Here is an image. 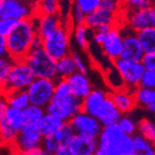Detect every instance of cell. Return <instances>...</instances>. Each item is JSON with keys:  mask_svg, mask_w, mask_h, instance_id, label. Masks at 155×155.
I'll use <instances>...</instances> for the list:
<instances>
[{"mask_svg": "<svg viewBox=\"0 0 155 155\" xmlns=\"http://www.w3.org/2000/svg\"><path fill=\"white\" fill-rule=\"evenodd\" d=\"M138 155H155V150H150L148 152H142V153H138Z\"/></svg>", "mask_w": 155, "mask_h": 155, "instance_id": "db71d44e", "label": "cell"}, {"mask_svg": "<svg viewBox=\"0 0 155 155\" xmlns=\"http://www.w3.org/2000/svg\"><path fill=\"white\" fill-rule=\"evenodd\" d=\"M18 131L15 130L12 126L7 122L5 116L0 117V140L5 143L13 144L16 139Z\"/></svg>", "mask_w": 155, "mask_h": 155, "instance_id": "f546056e", "label": "cell"}, {"mask_svg": "<svg viewBox=\"0 0 155 155\" xmlns=\"http://www.w3.org/2000/svg\"><path fill=\"white\" fill-rule=\"evenodd\" d=\"M117 1H119V2H120V3H121V5H122V3H123L124 1H125V0H117Z\"/></svg>", "mask_w": 155, "mask_h": 155, "instance_id": "680465c9", "label": "cell"}, {"mask_svg": "<svg viewBox=\"0 0 155 155\" xmlns=\"http://www.w3.org/2000/svg\"><path fill=\"white\" fill-rule=\"evenodd\" d=\"M123 24L128 26L131 30L138 32L149 26H152V13L151 9L139 10V11H127L122 12Z\"/></svg>", "mask_w": 155, "mask_h": 155, "instance_id": "9a60e30c", "label": "cell"}, {"mask_svg": "<svg viewBox=\"0 0 155 155\" xmlns=\"http://www.w3.org/2000/svg\"><path fill=\"white\" fill-rule=\"evenodd\" d=\"M70 37V26L64 24L55 31L42 39V46L48 53V55L52 56L55 61H58L71 53Z\"/></svg>", "mask_w": 155, "mask_h": 155, "instance_id": "277c9868", "label": "cell"}, {"mask_svg": "<svg viewBox=\"0 0 155 155\" xmlns=\"http://www.w3.org/2000/svg\"><path fill=\"white\" fill-rule=\"evenodd\" d=\"M97 141L95 155H138L133 136L124 133L117 124L104 126Z\"/></svg>", "mask_w": 155, "mask_h": 155, "instance_id": "6da1fadb", "label": "cell"}, {"mask_svg": "<svg viewBox=\"0 0 155 155\" xmlns=\"http://www.w3.org/2000/svg\"><path fill=\"white\" fill-rule=\"evenodd\" d=\"M67 82L70 87V92L72 95L78 97L79 99H84L87 95L90 94L92 88V83L86 74L75 71L73 74L68 77Z\"/></svg>", "mask_w": 155, "mask_h": 155, "instance_id": "ac0fdd59", "label": "cell"}, {"mask_svg": "<svg viewBox=\"0 0 155 155\" xmlns=\"http://www.w3.org/2000/svg\"><path fill=\"white\" fill-rule=\"evenodd\" d=\"M108 94L100 90H92L91 93L82 99V111L91 114L96 117L98 109L100 108L104 100L107 98Z\"/></svg>", "mask_w": 155, "mask_h": 155, "instance_id": "44dd1931", "label": "cell"}, {"mask_svg": "<svg viewBox=\"0 0 155 155\" xmlns=\"http://www.w3.org/2000/svg\"><path fill=\"white\" fill-rule=\"evenodd\" d=\"M37 14H61V0H39L36 3Z\"/></svg>", "mask_w": 155, "mask_h": 155, "instance_id": "f1b7e54d", "label": "cell"}, {"mask_svg": "<svg viewBox=\"0 0 155 155\" xmlns=\"http://www.w3.org/2000/svg\"><path fill=\"white\" fill-rule=\"evenodd\" d=\"M80 111H82V100L72 94L63 97L53 96L52 100L45 107L46 113L58 116L65 122H69Z\"/></svg>", "mask_w": 155, "mask_h": 155, "instance_id": "5b68a950", "label": "cell"}, {"mask_svg": "<svg viewBox=\"0 0 155 155\" xmlns=\"http://www.w3.org/2000/svg\"><path fill=\"white\" fill-rule=\"evenodd\" d=\"M134 96L136 98L137 104L148 107L149 104L155 102V88H149L139 85L134 90Z\"/></svg>", "mask_w": 155, "mask_h": 155, "instance_id": "83f0119b", "label": "cell"}, {"mask_svg": "<svg viewBox=\"0 0 155 155\" xmlns=\"http://www.w3.org/2000/svg\"><path fill=\"white\" fill-rule=\"evenodd\" d=\"M109 97L122 113H128L137 106L136 98L134 96V91L129 90L127 87L113 91L111 94H109Z\"/></svg>", "mask_w": 155, "mask_h": 155, "instance_id": "ffe728a7", "label": "cell"}, {"mask_svg": "<svg viewBox=\"0 0 155 155\" xmlns=\"http://www.w3.org/2000/svg\"><path fill=\"white\" fill-rule=\"evenodd\" d=\"M97 145H98L97 139L84 137L77 134L72 136V138L68 143V147L73 151L75 155H95Z\"/></svg>", "mask_w": 155, "mask_h": 155, "instance_id": "d6986e66", "label": "cell"}, {"mask_svg": "<svg viewBox=\"0 0 155 155\" xmlns=\"http://www.w3.org/2000/svg\"><path fill=\"white\" fill-rule=\"evenodd\" d=\"M71 56L73 58V61L75 64V67H77V71L81 73H84V74H88V69H87V66L85 61L82 58V56L75 51H71Z\"/></svg>", "mask_w": 155, "mask_h": 155, "instance_id": "ee69618b", "label": "cell"}, {"mask_svg": "<svg viewBox=\"0 0 155 155\" xmlns=\"http://www.w3.org/2000/svg\"><path fill=\"white\" fill-rule=\"evenodd\" d=\"M55 80L45 78H35L26 88L29 101L31 104L45 108L54 96Z\"/></svg>", "mask_w": 155, "mask_h": 155, "instance_id": "52a82bcc", "label": "cell"}, {"mask_svg": "<svg viewBox=\"0 0 155 155\" xmlns=\"http://www.w3.org/2000/svg\"><path fill=\"white\" fill-rule=\"evenodd\" d=\"M151 9V13H152V26L155 27V3H153Z\"/></svg>", "mask_w": 155, "mask_h": 155, "instance_id": "f5cc1de1", "label": "cell"}, {"mask_svg": "<svg viewBox=\"0 0 155 155\" xmlns=\"http://www.w3.org/2000/svg\"><path fill=\"white\" fill-rule=\"evenodd\" d=\"M120 28L123 35V46H122V53L120 58L129 61H136V63L141 61L144 55V51L139 41L137 32L131 30L128 26H126L123 23L120 25Z\"/></svg>", "mask_w": 155, "mask_h": 155, "instance_id": "9c48e42d", "label": "cell"}, {"mask_svg": "<svg viewBox=\"0 0 155 155\" xmlns=\"http://www.w3.org/2000/svg\"><path fill=\"white\" fill-rule=\"evenodd\" d=\"M64 123H65V121L59 119L58 116L45 112V114L43 115L41 121L38 123V125L42 136L46 137V136H53L63 126Z\"/></svg>", "mask_w": 155, "mask_h": 155, "instance_id": "7402d4cb", "label": "cell"}, {"mask_svg": "<svg viewBox=\"0 0 155 155\" xmlns=\"http://www.w3.org/2000/svg\"><path fill=\"white\" fill-rule=\"evenodd\" d=\"M19 155H45V154H44V150L42 149V147H39V148L30 150L28 152L19 153Z\"/></svg>", "mask_w": 155, "mask_h": 155, "instance_id": "816d5d0a", "label": "cell"}, {"mask_svg": "<svg viewBox=\"0 0 155 155\" xmlns=\"http://www.w3.org/2000/svg\"><path fill=\"white\" fill-rule=\"evenodd\" d=\"M153 2L151 0H125L121 5L122 12L127 11H139V10L150 9Z\"/></svg>", "mask_w": 155, "mask_h": 155, "instance_id": "836d02e7", "label": "cell"}, {"mask_svg": "<svg viewBox=\"0 0 155 155\" xmlns=\"http://www.w3.org/2000/svg\"><path fill=\"white\" fill-rule=\"evenodd\" d=\"M26 1H28V2H30V3H32V5H36V3L38 2L39 0H26Z\"/></svg>", "mask_w": 155, "mask_h": 155, "instance_id": "9f6ffc18", "label": "cell"}, {"mask_svg": "<svg viewBox=\"0 0 155 155\" xmlns=\"http://www.w3.org/2000/svg\"><path fill=\"white\" fill-rule=\"evenodd\" d=\"M133 141L135 149L138 153L148 152L150 150H153V144L148 140V139L143 137L141 134L139 135H133Z\"/></svg>", "mask_w": 155, "mask_h": 155, "instance_id": "8d00e7d4", "label": "cell"}, {"mask_svg": "<svg viewBox=\"0 0 155 155\" xmlns=\"http://www.w3.org/2000/svg\"><path fill=\"white\" fill-rule=\"evenodd\" d=\"M121 18V12L120 13H114L107 11L101 8H98L93 12L86 14V18H85V23L91 30L98 28L100 26H104V25H109V26H114V25H121L122 22L120 21Z\"/></svg>", "mask_w": 155, "mask_h": 155, "instance_id": "5bb4252c", "label": "cell"}, {"mask_svg": "<svg viewBox=\"0 0 155 155\" xmlns=\"http://www.w3.org/2000/svg\"><path fill=\"white\" fill-rule=\"evenodd\" d=\"M147 108H148V110L150 112H153V113H155V102H154V104H149V106L147 107Z\"/></svg>", "mask_w": 155, "mask_h": 155, "instance_id": "11a10c76", "label": "cell"}, {"mask_svg": "<svg viewBox=\"0 0 155 155\" xmlns=\"http://www.w3.org/2000/svg\"><path fill=\"white\" fill-rule=\"evenodd\" d=\"M104 75H106L107 84H108V86H109L112 91L122 90V88H125L126 87L125 82H124L121 73L117 71V69L114 67V65L112 69H108V70L106 71V74Z\"/></svg>", "mask_w": 155, "mask_h": 155, "instance_id": "4dcf8cb0", "label": "cell"}, {"mask_svg": "<svg viewBox=\"0 0 155 155\" xmlns=\"http://www.w3.org/2000/svg\"><path fill=\"white\" fill-rule=\"evenodd\" d=\"M141 63L147 70H155V52L144 53Z\"/></svg>", "mask_w": 155, "mask_h": 155, "instance_id": "7dc6e473", "label": "cell"}, {"mask_svg": "<svg viewBox=\"0 0 155 155\" xmlns=\"http://www.w3.org/2000/svg\"><path fill=\"white\" fill-rule=\"evenodd\" d=\"M42 139L43 136L39 129L38 124L26 123L24 127L18 131V135L13 144L19 153H24L41 147Z\"/></svg>", "mask_w": 155, "mask_h": 155, "instance_id": "7c38bea8", "label": "cell"}, {"mask_svg": "<svg viewBox=\"0 0 155 155\" xmlns=\"http://www.w3.org/2000/svg\"><path fill=\"white\" fill-rule=\"evenodd\" d=\"M1 95H3V91H2V87L0 86V96H1Z\"/></svg>", "mask_w": 155, "mask_h": 155, "instance_id": "6f0895ef", "label": "cell"}, {"mask_svg": "<svg viewBox=\"0 0 155 155\" xmlns=\"http://www.w3.org/2000/svg\"><path fill=\"white\" fill-rule=\"evenodd\" d=\"M25 117H26L27 123H36L38 124L41 121L43 115L45 114V108L36 106V104H29L24 110Z\"/></svg>", "mask_w": 155, "mask_h": 155, "instance_id": "1f68e13d", "label": "cell"}, {"mask_svg": "<svg viewBox=\"0 0 155 155\" xmlns=\"http://www.w3.org/2000/svg\"><path fill=\"white\" fill-rule=\"evenodd\" d=\"M8 108H9V104H8L5 97L3 95H1L0 96V117L5 115Z\"/></svg>", "mask_w": 155, "mask_h": 155, "instance_id": "c3c4849f", "label": "cell"}, {"mask_svg": "<svg viewBox=\"0 0 155 155\" xmlns=\"http://www.w3.org/2000/svg\"><path fill=\"white\" fill-rule=\"evenodd\" d=\"M144 53L155 52V27L149 26L137 32Z\"/></svg>", "mask_w": 155, "mask_h": 155, "instance_id": "484cf974", "label": "cell"}, {"mask_svg": "<svg viewBox=\"0 0 155 155\" xmlns=\"http://www.w3.org/2000/svg\"><path fill=\"white\" fill-rule=\"evenodd\" d=\"M96 117L104 127V126L119 123L120 119L122 117V112L116 108V106L113 104V101L108 95L97 111Z\"/></svg>", "mask_w": 155, "mask_h": 155, "instance_id": "e0dca14e", "label": "cell"}, {"mask_svg": "<svg viewBox=\"0 0 155 155\" xmlns=\"http://www.w3.org/2000/svg\"><path fill=\"white\" fill-rule=\"evenodd\" d=\"M41 147L44 151L54 154L61 145L58 143V141L56 140L54 136H46V137H43V139H42Z\"/></svg>", "mask_w": 155, "mask_h": 155, "instance_id": "ab89813d", "label": "cell"}, {"mask_svg": "<svg viewBox=\"0 0 155 155\" xmlns=\"http://www.w3.org/2000/svg\"><path fill=\"white\" fill-rule=\"evenodd\" d=\"M36 22L37 34L41 39L45 38L50 34L55 31L64 25L61 14L56 15H46V14H36L34 16Z\"/></svg>", "mask_w": 155, "mask_h": 155, "instance_id": "2e32d148", "label": "cell"}, {"mask_svg": "<svg viewBox=\"0 0 155 155\" xmlns=\"http://www.w3.org/2000/svg\"><path fill=\"white\" fill-rule=\"evenodd\" d=\"M3 96L5 97V99L9 104V107H13L16 109L24 110L27 106L30 104L26 90L11 91V92L3 93Z\"/></svg>", "mask_w": 155, "mask_h": 155, "instance_id": "cb8c5ba5", "label": "cell"}, {"mask_svg": "<svg viewBox=\"0 0 155 155\" xmlns=\"http://www.w3.org/2000/svg\"><path fill=\"white\" fill-rule=\"evenodd\" d=\"M140 86L155 88V70H147L145 69L142 79L140 81Z\"/></svg>", "mask_w": 155, "mask_h": 155, "instance_id": "7bdbcfd3", "label": "cell"}, {"mask_svg": "<svg viewBox=\"0 0 155 155\" xmlns=\"http://www.w3.org/2000/svg\"><path fill=\"white\" fill-rule=\"evenodd\" d=\"M92 30L85 24L75 25L72 29V36L74 39V42L77 45L81 48L86 51L90 48V42L92 40Z\"/></svg>", "mask_w": 155, "mask_h": 155, "instance_id": "603a6c76", "label": "cell"}, {"mask_svg": "<svg viewBox=\"0 0 155 155\" xmlns=\"http://www.w3.org/2000/svg\"><path fill=\"white\" fill-rule=\"evenodd\" d=\"M56 71H57V79H67L77 71V67L71 54H68L61 59L56 61Z\"/></svg>", "mask_w": 155, "mask_h": 155, "instance_id": "d4e9b609", "label": "cell"}, {"mask_svg": "<svg viewBox=\"0 0 155 155\" xmlns=\"http://www.w3.org/2000/svg\"><path fill=\"white\" fill-rule=\"evenodd\" d=\"M151 1H152L153 3H155V0H151Z\"/></svg>", "mask_w": 155, "mask_h": 155, "instance_id": "91938a15", "label": "cell"}, {"mask_svg": "<svg viewBox=\"0 0 155 155\" xmlns=\"http://www.w3.org/2000/svg\"><path fill=\"white\" fill-rule=\"evenodd\" d=\"M113 65L121 73L127 88L134 91L140 85V81L145 71L144 66L141 61L136 63V61H126L123 58H117L113 61Z\"/></svg>", "mask_w": 155, "mask_h": 155, "instance_id": "30bf717a", "label": "cell"}, {"mask_svg": "<svg viewBox=\"0 0 155 155\" xmlns=\"http://www.w3.org/2000/svg\"><path fill=\"white\" fill-rule=\"evenodd\" d=\"M54 155H75V154L68 145H61V148L54 153Z\"/></svg>", "mask_w": 155, "mask_h": 155, "instance_id": "681fc988", "label": "cell"}, {"mask_svg": "<svg viewBox=\"0 0 155 155\" xmlns=\"http://www.w3.org/2000/svg\"><path fill=\"white\" fill-rule=\"evenodd\" d=\"M8 55L7 44H5V37L0 35V58Z\"/></svg>", "mask_w": 155, "mask_h": 155, "instance_id": "f907efd6", "label": "cell"}, {"mask_svg": "<svg viewBox=\"0 0 155 155\" xmlns=\"http://www.w3.org/2000/svg\"><path fill=\"white\" fill-rule=\"evenodd\" d=\"M13 63H14V59L12 57H10L9 55L0 58V86L1 87L7 80Z\"/></svg>", "mask_w": 155, "mask_h": 155, "instance_id": "d590c367", "label": "cell"}, {"mask_svg": "<svg viewBox=\"0 0 155 155\" xmlns=\"http://www.w3.org/2000/svg\"><path fill=\"white\" fill-rule=\"evenodd\" d=\"M35 78L36 77L34 72L24 59L14 61L7 80L2 85L3 93L11 92V91L26 90L29 84L34 81Z\"/></svg>", "mask_w": 155, "mask_h": 155, "instance_id": "8992f818", "label": "cell"}, {"mask_svg": "<svg viewBox=\"0 0 155 155\" xmlns=\"http://www.w3.org/2000/svg\"><path fill=\"white\" fill-rule=\"evenodd\" d=\"M5 117L8 123L17 131L21 130V129L24 127L25 124L27 123L24 111L21 109L13 108V107H9V108H8Z\"/></svg>", "mask_w": 155, "mask_h": 155, "instance_id": "4316f807", "label": "cell"}, {"mask_svg": "<svg viewBox=\"0 0 155 155\" xmlns=\"http://www.w3.org/2000/svg\"><path fill=\"white\" fill-rule=\"evenodd\" d=\"M36 14V5L26 0H0V19L11 18L18 22Z\"/></svg>", "mask_w": 155, "mask_h": 155, "instance_id": "ba28073f", "label": "cell"}, {"mask_svg": "<svg viewBox=\"0 0 155 155\" xmlns=\"http://www.w3.org/2000/svg\"><path fill=\"white\" fill-rule=\"evenodd\" d=\"M117 125H119L120 128L125 134H127V135L133 136L134 134L136 133V130H137L136 123L134 122L133 119H130L128 116H122L121 119H120L119 123H117Z\"/></svg>", "mask_w": 155, "mask_h": 155, "instance_id": "f35d334b", "label": "cell"}, {"mask_svg": "<svg viewBox=\"0 0 155 155\" xmlns=\"http://www.w3.org/2000/svg\"><path fill=\"white\" fill-rule=\"evenodd\" d=\"M24 61L30 67L36 78L57 80L56 61L43 48V46L31 48Z\"/></svg>", "mask_w": 155, "mask_h": 155, "instance_id": "3957f363", "label": "cell"}, {"mask_svg": "<svg viewBox=\"0 0 155 155\" xmlns=\"http://www.w3.org/2000/svg\"><path fill=\"white\" fill-rule=\"evenodd\" d=\"M138 130L152 144H155V123L149 120H142L138 124Z\"/></svg>", "mask_w": 155, "mask_h": 155, "instance_id": "e575fe53", "label": "cell"}, {"mask_svg": "<svg viewBox=\"0 0 155 155\" xmlns=\"http://www.w3.org/2000/svg\"><path fill=\"white\" fill-rule=\"evenodd\" d=\"M17 21L11 18H1L0 19V35L3 37H7L10 31L15 26Z\"/></svg>", "mask_w": 155, "mask_h": 155, "instance_id": "bcb514c9", "label": "cell"}, {"mask_svg": "<svg viewBox=\"0 0 155 155\" xmlns=\"http://www.w3.org/2000/svg\"><path fill=\"white\" fill-rule=\"evenodd\" d=\"M73 135H74V130H73L70 122H65L63 126L53 136L61 145H68Z\"/></svg>", "mask_w": 155, "mask_h": 155, "instance_id": "d6a6232c", "label": "cell"}, {"mask_svg": "<svg viewBox=\"0 0 155 155\" xmlns=\"http://www.w3.org/2000/svg\"><path fill=\"white\" fill-rule=\"evenodd\" d=\"M71 15V22H72V26L75 25H81L85 23V18H86V14L83 12V10L80 7H78L77 5L72 3V8L70 11Z\"/></svg>", "mask_w": 155, "mask_h": 155, "instance_id": "60d3db41", "label": "cell"}, {"mask_svg": "<svg viewBox=\"0 0 155 155\" xmlns=\"http://www.w3.org/2000/svg\"><path fill=\"white\" fill-rule=\"evenodd\" d=\"M99 8L114 13L121 12V3L117 0H100Z\"/></svg>", "mask_w": 155, "mask_h": 155, "instance_id": "f6af8a7d", "label": "cell"}, {"mask_svg": "<svg viewBox=\"0 0 155 155\" xmlns=\"http://www.w3.org/2000/svg\"><path fill=\"white\" fill-rule=\"evenodd\" d=\"M71 94L70 87L66 79H57L55 80V88H54V96L63 97Z\"/></svg>", "mask_w": 155, "mask_h": 155, "instance_id": "b9f144b4", "label": "cell"}, {"mask_svg": "<svg viewBox=\"0 0 155 155\" xmlns=\"http://www.w3.org/2000/svg\"><path fill=\"white\" fill-rule=\"evenodd\" d=\"M69 122L74 130V134L94 139H98L104 128V126L97 120V117L84 111H80L75 114Z\"/></svg>", "mask_w": 155, "mask_h": 155, "instance_id": "8fae6325", "label": "cell"}, {"mask_svg": "<svg viewBox=\"0 0 155 155\" xmlns=\"http://www.w3.org/2000/svg\"><path fill=\"white\" fill-rule=\"evenodd\" d=\"M122 46H123V35L121 32L120 25H114L104 37L100 44L101 51L110 61L113 63L121 57Z\"/></svg>", "mask_w": 155, "mask_h": 155, "instance_id": "4fadbf2b", "label": "cell"}, {"mask_svg": "<svg viewBox=\"0 0 155 155\" xmlns=\"http://www.w3.org/2000/svg\"><path fill=\"white\" fill-rule=\"evenodd\" d=\"M37 36L38 34L34 17L16 22L10 34L5 37L8 55L14 61L24 59L30 51Z\"/></svg>", "mask_w": 155, "mask_h": 155, "instance_id": "7a4b0ae2", "label": "cell"}, {"mask_svg": "<svg viewBox=\"0 0 155 155\" xmlns=\"http://www.w3.org/2000/svg\"><path fill=\"white\" fill-rule=\"evenodd\" d=\"M72 3L80 7L85 14H88L99 8L100 0H73Z\"/></svg>", "mask_w": 155, "mask_h": 155, "instance_id": "74e56055", "label": "cell"}]
</instances>
